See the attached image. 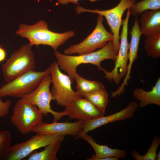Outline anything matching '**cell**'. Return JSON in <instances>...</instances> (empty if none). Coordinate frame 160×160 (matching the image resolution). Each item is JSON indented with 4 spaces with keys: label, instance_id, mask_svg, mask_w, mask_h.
<instances>
[{
    "label": "cell",
    "instance_id": "5bb4252c",
    "mask_svg": "<svg viewBox=\"0 0 160 160\" xmlns=\"http://www.w3.org/2000/svg\"><path fill=\"white\" fill-rule=\"evenodd\" d=\"M66 116L70 119L84 121L104 116L105 113L97 109L85 98L79 97L74 100L64 110Z\"/></svg>",
    "mask_w": 160,
    "mask_h": 160
},
{
    "label": "cell",
    "instance_id": "30bf717a",
    "mask_svg": "<svg viewBox=\"0 0 160 160\" xmlns=\"http://www.w3.org/2000/svg\"><path fill=\"white\" fill-rule=\"evenodd\" d=\"M51 83L50 74L44 77L34 90L21 98L36 106L43 116H47L49 113H51L53 116L54 121H57L62 117L66 116L65 112L64 110L60 112H56L51 108L50 102L53 100L49 88Z\"/></svg>",
    "mask_w": 160,
    "mask_h": 160
},
{
    "label": "cell",
    "instance_id": "5b68a950",
    "mask_svg": "<svg viewBox=\"0 0 160 160\" xmlns=\"http://www.w3.org/2000/svg\"><path fill=\"white\" fill-rule=\"evenodd\" d=\"M43 116L36 106L20 98L14 107L11 121L21 133L26 134L43 122Z\"/></svg>",
    "mask_w": 160,
    "mask_h": 160
},
{
    "label": "cell",
    "instance_id": "4fadbf2b",
    "mask_svg": "<svg viewBox=\"0 0 160 160\" xmlns=\"http://www.w3.org/2000/svg\"><path fill=\"white\" fill-rule=\"evenodd\" d=\"M138 107V105L136 102L131 101L125 108L115 113L85 121L82 132L76 138L78 139L81 135L87 133L89 131L106 124L132 118Z\"/></svg>",
    "mask_w": 160,
    "mask_h": 160
},
{
    "label": "cell",
    "instance_id": "277c9868",
    "mask_svg": "<svg viewBox=\"0 0 160 160\" xmlns=\"http://www.w3.org/2000/svg\"><path fill=\"white\" fill-rule=\"evenodd\" d=\"M50 67L43 71L33 70L6 83L0 88V98L6 96L21 98L34 90L44 77L50 74Z\"/></svg>",
    "mask_w": 160,
    "mask_h": 160
},
{
    "label": "cell",
    "instance_id": "603a6c76",
    "mask_svg": "<svg viewBox=\"0 0 160 160\" xmlns=\"http://www.w3.org/2000/svg\"><path fill=\"white\" fill-rule=\"evenodd\" d=\"M158 9H160V0H142L129 8L131 15L136 17L145 11Z\"/></svg>",
    "mask_w": 160,
    "mask_h": 160
},
{
    "label": "cell",
    "instance_id": "6da1fadb",
    "mask_svg": "<svg viewBox=\"0 0 160 160\" xmlns=\"http://www.w3.org/2000/svg\"><path fill=\"white\" fill-rule=\"evenodd\" d=\"M112 44V41L100 49L95 52L77 56H70L63 54L57 51L54 53L59 68L66 72L70 77L72 83L74 80L76 68L80 65L91 64L97 66L101 70L100 63L106 59L115 61L117 55Z\"/></svg>",
    "mask_w": 160,
    "mask_h": 160
},
{
    "label": "cell",
    "instance_id": "9a60e30c",
    "mask_svg": "<svg viewBox=\"0 0 160 160\" xmlns=\"http://www.w3.org/2000/svg\"><path fill=\"white\" fill-rule=\"evenodd\" d=\"M87 142L94 150L95 154H93L88 160H119L120 158L124 159L127 156V151L124 150L113 149L106 145L97 143L92 137L84 134L80 136Z\"/></svg>",
    "mask_w": 160,
    "mask_h": 160
},
{
    "label": "cell",
    "instance_id": "d4e9b609",
    "mask_svg": "<svg viewBox=\"0 0 160 160\" xmlns=\"http://www.w3.org/2000/svg\"><path fill=\"white\" fill-rule=\"evenodd\" d=\"M12 140V135L9 130L0 132V160L5 159L11 146Z\"/></svg>",
    "mask_w": 160,
    "mask_h": 160
},
{
    "label": "cell",
    "instance_id": "83f0119b",
    "mask_svg": "<svg viewBox=\"0 0 160 160\" xmlns=\"http://www.w3.org/2000/svg\"><path fill=\"white\" fill-rule=\"evenodd\" d=\"M7 57V52L5 50L0 46V63L4 60Z\"/></svg>",
    "mask_w": 160,
    "mask_h": 160
},
{
    "label": "cell",
    "instance_id": "8fae6325",
    "mask_svg": "<svg viewBox=\"0 0 160 160\" xmlns=\"http://www.w3.org/2000/svg\"><path fill=\"white\" fill-rule=\"evenodd\" d=\"M65 135L36 133L26 141L11 146L5 158L6 160H21L31 153L52 143L63 140Z\"/></svg>",
    "mask_w": 160,
    "mask_h": 160
},
{
    "label": "cell",
    "instance_id": "ac0fdd59",
    "mask_svg": "<svg viewBox=\"0 0 160 160\" xmlns=\"http://www.w3.org/2000/svg\"><path fill=\"white\" fill-rule=\"evenodd\" d=\"M140 15L138 22L142 35L144 36L160 29V9L147 10L143 12Z\"/></svg>",
    "mask_w": 160,
    "mask_h": 160
},
{
    "label": "cell",
    "instance_id": "4316f807",
    "mask_svg": "<svg viewBox=\"0 0 160 160\" xmlns=\"http://www.w3.org/2000/svg\"><path fill=\"white\" fill-rule=\"evenodd\" d=\"M80 0H57V3L61 4H67L69 2H72L75 4L78 5L79 3L78 1ZM92 2L95 0H89Z\"/></svg>",
    "mask_w": 160,
    "mask_h": 160
},
{
    "label": "cell",
    "instance_id": "7402d4cb",
    "mask_svg": "<svg viewBox=\"0 0 160 160\" xmlns=\"http://www.w3.org/2000/svg\"><path fill=\"white\" fill-rule=\"evenodd\" d=\"M83 97L99 110L105 113L108 100V94L105 89L86 95Z\"/></svg>",
    "mask_w": 160,
    "mask_h": 160
},
{
    "label": "cell",
    "instance_id": "2e32d148",
    "mask_svg": "<svg viewBox=\"0 0 160 160\" xmlns=\"http://www.w3.org/2000/svg\"><path fill=\"white\" fill-rule=\"evenodd\" d=\"M138 20L136 17L132 30L130 31L131 38L130 42L129 43L128 53L129 63L127 65V71L123 81L125 83H127L131 78L130 74L132 66L134 61L137 59L138 56L140 37L142 35Z\"/></svg>",
    "mask_w": 160,
    "mask_h": 160
},
{
    "label": "cell",
    "instance_id": "44dd1931",
    "mask_svg": "<svg viewBox=\"0 0 160 160\" xmlns=\"http://www.w3.org/2000/svg\"><path fill=\"white\" fill-rule=\"evenodd\" d=\"M144 41V48L149 57L157 58L160 57V29L155 30L146 35Z\"/></svg>",
    "mask_w": 160,
    "mask_h": 160
},
{
    "label": "cell",
    "instance_id": "d6986e66",
    "mask_svg": "<svg viewBox=\"0 0 160 160\" xmlns=\"http://www.w3.org/2000/svg\"><path fill=\"white\" fill-rule=\"evenodd\" d=\"M76 84V92L81 97L105 89L101 83L96 81L86 79L80 76L77 73L74 77Z\"/></svg>",
    "mask_w": 160,
    "mask_h": 160
},
{
    "label": "cell",
    "instance_id": "e0dca14e",
    "mask_svg": "<svg viewBox=\"0 0 160 160\" xmlns=\"http://www.w3.org/2000/svg\"><path fill=\"white\" fill-rule=\"evenodd\" d=\"M132 96L139 102L138 107L144 108L149 104L160 106V78H159L151 91H146L142 88H136Z\"/></svg>",
    "mask_w": 160,
    "mask_h": 160
},
{
    "label": "cell",
    "instance_id": "7a4b0ae2",
    "mask_svg": "<svg viewBox=\"0 0 160 160\" xmlns=\"http://www.w3.org/2000/svg\"><path fill=\"white\" fill-rule=\"evenodd\" d=\"M16 33L28 39L32 46L34 45H48L55 51H57L60 46L75 35L73 31L62 33L52 31L48 29L47 23L43 20L39 21L32 25L21 24Z\"/></svg>",
    "mask_w": 160,
    "mask_h": 160
},
{
    "label": "cell",
    "instance_id": "52a82bcc",
    "mask_svg": "<svg viewBox=\"0 0 160 160\" xmlns=\"http://www.w3.org/2000/svg\"><path fill=\"white\" fill-rule=\"evenodd\" d=\"M103 18L99 15L96 26L92 33L81 43L70 46L65 49V55L77 53L81 55L91 53L105 46L108 42L112 41L113 35L108 31L103 25Z\"/></svg>",
    "mask_w": 160,
    "mask_h": 160
},
{
    "label": "cell",
    "instance_id": "8992f818",
    "mask_svg": "<svg viewBox=\"0 0 160 160\" xmlns=\"http://www.w3.org/2000/svg\"><path fill=\"white\" fill-rule=\"evenodd\" d=\"M136 2V0H120L117 5L108 10H100L98 9L91 10L78 6L76 7V10L78 14L89 12L97 14L105 17L113 35L112 43L117 54L120 46L119 31L122 24V16L125 11Z\"/></svg>",
    "mask_w": 160,
    "mask_h": 160
},
{
    "label": "cell",
    "instance_id": "cb8c5ba5",
    "mask_svg": "<svg viewBox=\"0 0 160 160\" xmlns=\"http://www.w3.org/2000/svg\"><path fill=\"white\" fill-rule=\"evenodd\" d=\"M160 144V138L155 136L151 146L145 155H141L135 149L132 151L131 154L137 160H155L157 150Z\"/></svg>",
    "mask_w": 160,
    "mask_h": 160
},
{
    "label": "cell",
    "instance_id": "f1b7e54d",
    "mask_svg": "<svg viewBox=\"0 0 160 160\" xmlns=\"http://www.w3.org/2000/svg\"><path fill=\"white\" fill-rule=\"evenodd\" d=\"M156 160H160V151H159V152L156 155Z\"/></svg>",
    "mask_w": 160,
    "mask_h": 160
},
{
    "label": "cell",
    "instance_id": "7c38bea8",
    "mask_svg": "<svg viewBox=\"0 0 160 160\" xmlns=\"http://www.w3.org/2000/svg\"><path fill=\"white\" fill-rule=\"evenodd\" d=\"M84 122L81 120L73 122L53 121L51 123H45L42 122L37 125L32 132L36 134L70 135L77 137L82 132Z\"/></svg>",
    "mask_w": 160,
    "mask_h": 160
},
{
    "label": "cell",
    "instance_id": "9c48e42d",
    "mask_svg": "<svg viewBox=\"0 0 160 160\" xmlns=\"http://www.w3.org/2000/svg\"><path fill=\"white\" fill-rule=\"evenodd\" d=\"M131 15L129 8L127 9L125 18L122 20V28L120 36L121 39L119 51L115 60V66L111 71L102 68L101 69L105 74V77L116 85L125 76L127 71L128 61V50L129 44L128 41V25Z\"/></svg>",
    "mask_w": 160,
    "mask_h": 160
},
{
    "label": "cell",
    "instance_id": "ba28073f",
    "mask_svg": "<svg viewBox=\"0 0 160 160\" xmlns=\"http://www.w3.org/2000/svg\"><path fill=\"white\" fill-rule=\"evenodd\" d=\"M49 67L53 85L50 92L53 100L56 101L58 105L65 107L75 99L81 96L73 89L70 77L60 71L56 62L52 63Z\"/></svg>",
    "mask_w": 160,
    "mask_h": 160
},
{
    "label": "cell",
    "instance_id": "3957f363",
    "mask_svg": "<svg viewBox=\"0 0 160 160\" xmlns=\"http://www.w3.org/2000/svg\"><path fill=\"white\" fill-rule=\"evenodd\" d=\"M29 44L22 45L13 52L2 65L3 76L6 83L23 74L34 70L36 67L34 54Z\"/></svg>",
    "mask_w": 160,
    "mask_h": 160
},
{
    "label": "cell",
    "instance_id": "ffe728a7",
    "mask_svg": "<svg viewBox=\"0 0 160 160\" xmlns=\"http://www.w3.org/2000/svg\"><path fill=\"white\" fill-rule=\"evenodd\" d=\"M61 140L54 141L45 147L43 150L35 151L27 157V160H57V154L61 145Z\"/></svg>",
    "mask_w": 160,
    "mask_h": 160
},
{
    "label": "cell",
    "instance_id": "484cf974",
    "mask_svg": "<svg viewBox=\"0 0 160 160\" xmlns=\"http://www.w3.org/2000/svg\"><path fill=\"white\" fill-rule=\"evenodd\" d=\"M11 105L10 100H8L3 102L0 98V118L4 117L8 114Z\"/></svg>",
    "mask_w": 160,
    "mask_h": 160
}]
</instances>
